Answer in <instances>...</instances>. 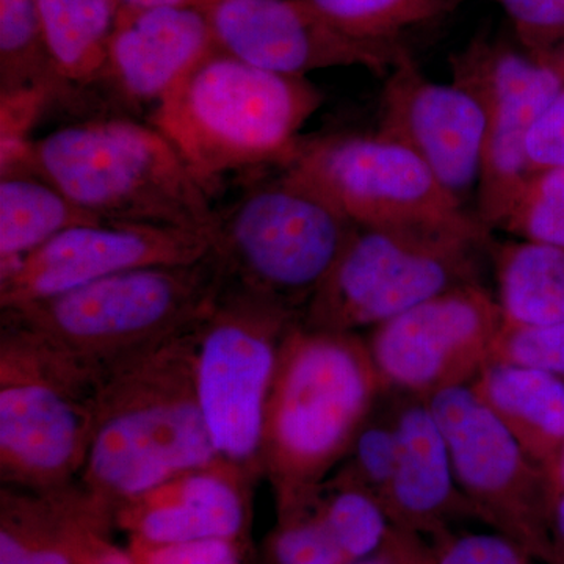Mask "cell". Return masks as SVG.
<instances>
[{"instance_id":"1","label":"cell","mask_w":564,"mask_h":564,"mask_svg":"<svg viewBox=\"0 0 564 564\" xmlns=\"http://www.w3.org/2000/svg\"><path fill=\"white\" fill-rule=\"evenodd\" d=\"M323 99L307 77L258 68L217 46L163 96L150 124L210 193L226 174L285 165Z\"/></svg>"},{"instance_id":"2","label":"cell","mask_w":564,"mask_h":564,"mask_svg":"<svg viewBox=\"0 0 564 564\" xmlns=\"http://www.w3.org/2000/svg\"><path fill=\"white\" fill-rule=\"evenodd\" d=\"M386 393L358 334L291 326L281 345L263 443L284 510L306 500L343 463Z\"/></svg>"},{"instance_id":"3","label":"cell","mask_w":564,"mask_h":564,"mask_svg":"<svg viewBox=\"0 0 564 564\" xmlns=\"http://www.w3.org/2000/svg\"><path fill=\"white\" fill-rule=\"evenodd\" d=\"M32 172L101 221L217 234L209 192L154 126L111 118L57 129L33 143Z\"/></svg>"},{"instance_id":"4","label":"cell","mask_w":564,"mask_h":564,"mask_svg":"<svg viewBox=\"0 0 564 564\" xmlns=\"http://www.w3.org/2000/svg\"><path fill=\"white\" fill-rule=\"evenodd\" d=\"M191 361L151 359L120 375L95 402L85 480L96 491L139 499L218 462Z\"/></svg>"},{"instance_id":"5","label":"cell","mask_w":564,"mask_h":564,"mask_svg":"<svg viewBox=\"0 0 564 564\" xmlns=\"http://www.w3.org/2000/svg\"><path fill=\"white\" fill-rule=\"evenodd\" d=\"M358 226L310 182L285 166L250 185L218 212L215 254L228 284L306 310Z\"/></svg>"},{"instance_id":"6","label":"cell","mask_w":564,"mask_h":564,"mask_svg":"<svg viewBox=\"0 0 564 564\" xmlns=\"http://www.w3.org/2000/svg\"><path fill=\"white\" fill-rule=\"evenodd\" d=\"M494 239L423 226H358L304 310V326L373 329L459 285L484 282Z\"/></svg>"},{"instance_id":"7","label":"cell","mask_w":564,"mask_h":564,"mask_svg":"<svg viewBox=\"0 0 564 564\" xmlns=\"http://www.w3.org/2000/svg\"><path fill=\"white\" fill-rule=\"evenodd\" d=\"M226 285L212 250L198 262L111 274L7 314L62 355L122 350L198 325Z\"/></svg>"},{"instance_id":"8","label":"cell","mask_w":564,"mask_h":564,"mask_svg":"<svg viewBox=\"0 0 564 564\" xmlns=\"http://www.w3.org/2000/svg\"><path fill=\"white\" fill-rule=\"evenodd\" d=\"M295 314L228 284L199 323L193 383L218 458L252 462L265 443L267 408Z\"/></svg>"},{"instance_id":"9","label":"cell","mask_w":564,"mask_h":564,"mask_svg":"<svg viewBox=\"0 0 564 564\" xmlns=\"http://www.w3.org/2000/svg\"><path fill=\"white\" fill-rule=\"evenodd\" d=\"M282 166L310 182L356 226H423L494 239L421 158L383 133L303 137Z\"/></svg>"},{"instance_id":"10","label":"cell","mask_w":564,"mask_h":564,"mask_svg":"<svg viewBox=\"0 0 564 564\" xmlns=\"http://www.w3.org/2000/svg\"><path fill=\"white\" fill-rule=\"evenodd\" d=\"M443 430L455 477L478 521L549 562L552 497L530 458L470 386L429 400Z\"/></svg>"},{"instance_id":"11","label":"cell","mask_w":564,"mask_h":564,"mask_svg":"<svg viewBox=\"0 0 564 564\" xmlns=\"http://www.w3.org/2000/svg\"><path fill=\"white\" fill-rule=\"evenodd\" d=\"M39 336L20 328L3 345L0 366V458L3 473L52 485L84 464L93 415L70 370Z\"/></svg>"},{"instance_id":"12","label":"cell","mask_w":564,"mask_h":564,"mask_svg":"<svg viewBox=\"0 0 564 564\" xmlns=\"http://www.w3.org/2000/svg\"><path fill=\"white\" fill-rule=\"evenodd\" d=\"M448 63L452 80L484 104L486 137L475 214L494 232L532 173L529 139L564 84V63L538 61L488 35L475 36Z\"/></svg>"},{"instance_id":"13","label":"cell","mask_w":564,"mask_h":564,"mask_svg":"<svg viewBox=\"0 0 564 564\" xmlns=\"http://www.w3.org/2000/svg\"><path fill=\"white\" fill-rule=\"evenodd\" d=\"M502 328L496 293L475 282L375 326L366 344L386 391L430 400L470 386L492 361Z\"/></svg>"},{"instance_id":"14","label":"cell","mask_w":564,"mask_h":564,"mask_svg":"<svg viewBox=\"0 0 564 564\" xmlns=\"http://www.w3.org/2000/svg\"><path fill=\"white\" fill-rule=\"evenodd\" d=\"M214 250V237L191 229L96 221L66 229L20 261L0 267L6 311L44 302L111 274L185 265Z\"/></svg>"},{"instance_id":"15","label":"cell","mask_w":564,"mask_h":564,"mask_svg":"<svg viewBox=\"0 0 564 564\" xmlns=\"http://www.w3.org/2000/svg\"><path fill=\"white\" fill-rule=\"evenodd\" d=\"M206 11L220 50L288 76L356 66L384 79L404 52L411 51L406 44L352 39L307 0H212Z\"/></svg>"},{"instance_id":"16","label":"cell","mask_w":564,"mask_h":564,"mask_svg":"<svg viewBox=\"0 0 564 564\" xmlns=\"http://www.w3.org/2000/svg\"><path fill=\"white\" fill-rule=\"evenodd\" d=\"M377 132L410 148L463 204L477 191L486 137L484 104L454 80L430 79L411 51L384 77Z\"/></svg>"},{"instance_id":"17","label":"cell","mask_w":564,"mask_h":564,"mask_svg":"<svg viewBox=\"0 0 564 564\" xmlns=\"http://www.w3.org/2000/svg\"><path fill=\"white\" fill-rule=\"evenodd\" d=\"M215 47L209 17L202 7H122L101 84L131 106L155 107Z\"/></svg>"},{"instance_id":"18","label":"cell","mask_w":564,"mask_h":564,"mask_svg":"<svg viewBox=\"0 0 564 564\" xmlns=\"http://www.w3.org/2000/svg\"><path fill=\"white\" fill-rule=\"evenodd\" d=\"M391 411L395 463L383 508L391 525L436 541L454 522L477 519L456 481L443 430L429 400L403 395Z\"/></svg>"},{"instance_id":"19","label":"cell","mask_w":564,"mask_h":564,"mask_svg":"<svg viewBox=\"0 0 564 564\" xmlns=\"http://www.w3.org/2000/svg\"><path fill=\"white\" fill-rule=\"evenodd\" d=\"M135 500V532L147 545L232 540L243 525L239 492L209 469L181 475Z\"/></svg>"},{"instance_id":"20","label":"cell","mask_w":564,"mask_h":564,"mask_svg":"<svg viewBox=\"0 0 564 564\" xmlns=\"http://www.w3.org/2000/svg\"><path fill=\"white\" fill-rule=\"evenodd\" d=\"M470 388L538 466L544 469L558 454L564 444V378L524 364L491 361Z\"/></svg>"},{"instance_id":"21","label":"cell","mask_w":564,"mask_h":564,"mask_svg":"<svg viewBox=\"0 0 564 564\" xmlns=\"http://www.w3.org/2000/svg\"><path fill=\"white\" fill-rule=\"evenodd\" d=\"M505 328L564 322V247L508 239L489 247Z\"/></svg>"},{"instance_id":"22","label":"cell","mask_w":564,"mask_h":564,"mask_svg":"<svg viewBox=\"0 0 564 564\" xmlns=\"http://www.w3.org/2000/svg\"><path fill=\"white\" fill-rule=\"evenodd\" d=\"M52 68L68 87L101 84L120 0H39Z\"/></svg>"},{"instance_id":"23","label":"cell","mask_w":564,"mask_h":564,"mask_svg":"<svg viewBox=\"0 0 564 564\" xmlns=\"http://www.w3.org/2000/svg\"><path fill=\"white\" fill-rule=\"evenodd\" d=\"M101 221L35 172L0 176V267L39 250L55 236Z\"/></svg>"},{"instance_id":"24","label":"cell","mask_w":564,"mask_h":564,"mask_svg":"<svg viewBox=\"0 0 564 564\" xmlns=\"http://www.w3.org/2000/svg\"><path fill=\"white\" fill-rule=\"evenodd\" d=\"M334 28L367 43L404 44L403 35L433 24L466 0H307Z\"/></svg>"},{"instance_id":"25","label":"cell","mask_w":564,"mask_h":564,"mask_svg":"<svg viewBox=\"0 0 564 564\" xmlns=\"http://www.w3.org/2000/svg\"><path fill=\"white\" fill-rule=\"evenodd\" d=\"M33 85L65 90L47 54L39 0H0V93Z\"/></svg>"},{"instance_id":"26","label":"cell","mask_w":564,"mask_h":564,"mask_svg":"<svg viewBox=\"0 0 564 564\" xmlns=\"http://www.w3.org/2000/svg\"><path fill=\"white\" fill-rule=\"evenodd\" d=\"M306 500L350 564L372 555L392 527L383 507L352 486L323 481Z\"/></svg>"},{"instance_id":"27","label":"cell","mask_w":564,"mask_h":564,"mask_svg":"<svg viewBox=\"0 0 564 564\" xmlns=\"http://www.w3.org/2000/svg\"><path fill=\"white\" fill-rule=\"evenodd\" d=\"M496 231L564 247V165L530 173Z\"/></svg>"},{"instance_id":"28","label":"cell","mask_w":564,"mask_h":564,"mask_svg":"<svg viewBox=\"0 0 564 564\" xmlns=\"http://www.w3.org/2000/svg\"><path fill=\"white\" fill-rule=\"evenodd\" d=\"M393 463L395 433L391 413L383 419L372 415L343 459L339 473L329 480L361 489L383 507L392 481Z\"/></svg>"},{"instance_id":"29","label":"cell","mask_w":564,"mask_h":564,"mask_svg":"<svg viewBox=\"0 0 564 564\" xmlns=\"http://www.w3.org/2000/svg\"><path fill=\"white\" fill-rule=\"evenodd\" d=\"M57 91L46 85L0 93V176L32 172V131Z\"/></svg>"},{"instance_id":"30","label":"cell","mask_w":564,"mask_h":564,"mask_svg":"<svg viewBox=\"0 0 564 564\" xmlns=\"http://www.w3.org/2000/svg\"><path fill=\"white\" fill-rule=\"evenodd\" d=\"M513 25L519 46L541 62L564 63V0H492Z\"/></svg>"},{"instance_id":"31","label":"cell","mask_w":564,"mask_h":564,"mask_svg":"<svg viewBox=\"0 0 564 564\" xmlns=\"http://www.w3.org/2000/svg\"><path fill=\"white\" fill-rule=\"evenodd\" d=\"M285 514L284 525L273 541L276 564H350L310 500Z\"/></svg>"},{"instance_id":"32","label":"cell","mask_w":564,"mask_h":564,"mask_svg":"<svg viewBox=\"0 0 564 564\" xmlns=\"http://www.w3.org/2000/svg\"><path fill=\"white\" fill-rule=\"evenodd\" d=\"M492 361L524 364L564 378V322L543 328H502Z\"/></svg>"},{"instance_id":"33","label":"cell","mask_w":564,"mask_h":564,"mask_svg":"<svg viewBox=\"0 0 564 564\" xmlns=\"http://www.w3.org/2000/svg\"><path fill=\"white\" fill-rule=\"evenodd\" d=\"M437 564H534L536 558L503 534L455 533L433 541Z\"/></svg>"},{"instance_id":"34","label":"cell","mask_w":564,"mask_h":564,"mask_svg":"<svg viewBox=\"0 0 564 564\" xmlns=\"http://www.w3.org/2000/svg\"><path fill=\"white\" fill-rule=\"evenodd\" d=\"M96 554L82 558L69 543L39 541L11 525L0 533V564H90Z\"/></svg>"},{"instance_id":"35","label":"cell","mask_w":564,"mask_h":564,"mask_svg":"<svg viewBox=\"0 0 564 564\" xmlns=\"http://www.w3.org/2000/svg\"><path fill=\"white\" fill-rule=\"evenodd\" d=\"M527 152L532 172L564 165V84L534 126Z\"/></svg>"},{"instance_id":"36","label":"cell","mask_w":564,"mask_h":564,"mask_svg":"<svg viewBox=\"0 0 564 564\" xmlns=\"http://www.w3.org/2000/svg\"><path fill=\"white\" fill-rule=\"evenodd\" d=\"M137 564H239L232 540H202L187 543L144 544Z\"/></svg>"},{"instance_id":"37","label":"cell","mask_w":564,"mask_h":564,"mask_svg":"<svg viewBox=\"0 0 564 564\" xmlns=\"http://www.w3.org/2000/svg\"><path fill=\"white\" fill-rule=\"evenodd\" d=\"M352 564H437L436 549L429 538L392 525L372 555Z\"/></svg>"},{"instance_id":"38","label":"cell","mask_w":564,"mask_h":564,"mask_svg":"<svg viewBox=\"0 0 564 564\" xmlns=\"http://www.w3.org/2000/svg\"><path fill=\"white\" fill-rule=\"evenodd\" d=\"M547 564H564V496L558 497L552 505Z\"/></svg>"},{"instance_id":"39","label":"cell","mask_w":564,"mask_h":564,"mask_svg":"<svg viewBox=\"0 0 564 564\" xmlns=\"http://www.w3.org/2000/svg\"><path fill=\"white\" fill-rule=\"evenodd\" d=\"M543 470L552 502H555L558 497L564 496V444Z\"/></svg>"},{"instance_id":"40","label":"cell","mask_w":564,"mask_h":564,"mask_svg":"<svg viewBox=\"0 0 564 564\" xmlns=\"http://www.w3.org/2000/svg\"><path fill=\"white\" fill-rule=\"evenodd\" d=\"M124 9H152V7L193 6L204 9L203 0H120Z\"/></svg>"},{"instance_id":"41","label":"cell","mask_w":564,"mask_h":564,"mask_svg":"<svg viewBox=\"0 0 564 564\" xmlns=\"http://www.w3.org/2000/svg\"><path fill=\"white\" fill-rule=\"evenodd\" d=\"M90 564H137L131 556L126 555L124 552L117 551V549H102L91 560Z\"/></svg>"},{"instance_id":"42","label":"cell","mask_w":564,"mask_h":564,"mask_svg":"<svg viewBox=\"0 0 564 564\" xmlns=\"http://www.w3.org/2000/svg\"><path fill=\"white\" fill-rule=\"evenodd\" d=\"M203 2H204V9H206V7L209 6L212 0H203Z\"/></svg>"}]
</instances>
